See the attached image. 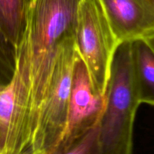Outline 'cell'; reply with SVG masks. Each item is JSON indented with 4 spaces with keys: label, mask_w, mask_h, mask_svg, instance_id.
Masks as SVG:
<instances>
[{
    "label": "cell",
    "mask_w": 154,
    "mask_h": 154,
    "mask_svg": "<svg viewBox=\"0 0 154 154\" xmlns=\"http://www.w3.org/2000/svg\"><path fill=\"white\" fill-rule=\"evenodd\" d=\"M80 2L28 0L23 31L15 48L14 72L0 92V106L17 133L31 142L59 48L74 33Z\"/></svg>",
    "instance_id": "obj_1"
},
{
    "label": "cell",
    "mask_w": 154,
    "mask_h": 154,
    "mask_svg": "<svg viewBox=\"0 0 154 154\" xmlns=\"http://www.w3.org/2000/svg\"><path fill=\"white\" fill-rule=\"evenodd\" d=\"M99 120V154H133V129L141 105L133 65L132 42L114 56Z\"/></svg>",
    "instance_id": "obj_2"
},
{
    "label": "cell",
    "mask_w": 154,
    "mask_h": 154,
    "mask_svg": "<svg viewBox=\"0 0 154 154\" xmlns=\"http://www.w3.org/2000/svg\"><path fill=\"white\" fill-rule=\"evenodd\" d=\"M74 34L93 90L105 98L114 56L122 43L113 30L101 0H81Z\"/></svg>",
    "instance_id": "obj_3"
},
{
    "label": "cell",
    "mask_w": 154,
    "mask_h": 154,
    "mask_svg": "<svg viewBox=\"0 0 154 154\" xmlns=\"http://www.w3.org/2000/svg\"><path fill=\"white\" fill-rule=\"evenodd\" d=\"M80 59L75 34L60 44L50 84L39 111L32 146L51 154L60 144L67 123L74 71Z\"/></svg>",
    "instance_id": "obj_4"
},
{
    "label": "cell",
    "mask_w": 154,
    "mask_h": 154,
    "mask_svg": "<svg viewBox=\"0 0 154 154\" xmlns=\"http://www.w3.org/2000/svg\"><path fill=\"white\" fill-rule=\"evenodd\" d=\"M105 102V98H101L93 90L87 69L80 57L74 71L66 129L52 153L69 146L96 124Z\"/></svg>",
    "instance_id": "obj_5"
},
{
    "label": "cell",
    "mask_w": 154,
    "mask_h": 154,
    "mask_svg": "<svg viewBox=\"0 0 154 154\" xmlns=\"http://www.w3.org/2000/svg\"><path fill=\"white\" fill-rule=\"evenodd\" d=\"M101 1L121 43L141 38L154 29V4L151 0Z\"/></svg>",
    "instance_id": "obj_6"
},
{
    "label": "cell",
    "mask_w": 154,
    "mask_h": 154,
    "mask_svg": "<svg viewBox=\"0 0 154 154\" xmlns=\"http://www.w3.org/2000/svg\"><path fill=\"white\" fill-rule=\"evenodd\" d=\"M132 46L140 102L154 106V51L142 38L132 42Z\"/></svg>",
    "instance_id": "obj_7"
},
{
    "label": "cell",
    "mask_w": 154,
    "mask_h": 154,
    "mask_svg": "<svg viewBox=\"0 0 154 154\" xmlns=\"http://www.w3.org/2000/svg\"><path fill=\"white\" fill-rule=\"evenodd\" d=\"M28 0H0V39L14 49L25 23Z\"/></svg>",
    "instance_id": "obj_8"
},
{
    "label": "cell",
    "mask_w": 154,
    "mask_h": 154,
    "mask_svg": "<svg viewBox=\"0 0 154 154\" xmlns=\"http://www.w3.org/2000/svg\"><path fill=\"white\" fill-rule=\"evenodd\" d=\"M99 120L72 144L52 154H99Z\"/></svg>",
    "instance_id": "obj_9"
},
{
    "label": "cell",
    "mask_w": 154,
    "mask_h": 154,
    "mask_svg": "<svg viewBox=\"0 0 154 154\" xmlns=\"http://www.w3.org/2000/svg\"><path fill=\"white\" fill-rule=\"evenodd\" d=\"M14 67V49L0 39V84L7 85L10 82Z\"/></svg>",
    "instance_id": "obj_10"
},
{
    "label": "cell",
    "mask_w": 154,
    "mask_h": 154,
    "mask_svg": "<svg viewBox=\"0 0 154 154\" xmlns=\"http://www.w3.org/2000/svg\"><path fill=\"white\" fill-rule=\"evenodd\" d=\"M141 38H142L154 51V29L149 32L147 33L146 35H144Z\"/></svg>",
    "instance_id": "obj_11"
},
{
    "label": "cell",
    "mask_w": 154,
    "mask_h": 154,
    "mask_svg": "<svg viewBox=\"0 0 154 154\" xmlns=\"http://www.w3.org/2000/svg\"><path fill=\"white\" fill-rule=\"evenodd\" d=\"M20 154H42V153H41L38 150H35L32 146H30V147H29L28 148L26 149V150Z\"/></svg>",
    "instance_id": "obj_12"
},
{
    "label": "cell",
    "mask_w": 154,
    "mask_h": 154,
    "mask_svg": "<svg viewBox=\"0 0 154 154\" xmlns=\"http://www.w3.org/2000/svg\"><path fill=\"white\" fill-rule=\"evenodd\" d=\"M5 87V85H2V84H0V92L4 89V87Z\"/></svg>",
    "instance_id": "obj_13"
},
{
    "label": "cell",
    "mask_w": 154,
    "mask_h": 154,
    "mask_svg": "<svg viewBox=\"0 0 154 154\" xmlns=\"http://www.w3.org/2000/svg\"><path fill=\"white\" fill-rule=\"evenodd\" d=\"M151 1L153 2V4H154V0H151Z\"/></svg>",
    "instance_id": "obj_14"
},
{
    "label": "cell",
    "mask_w": 154,
    "mask_h": 154,
    "mask_svg": "<svg viewBox=\"0 0 154 154\" xmlns=\"http://www.w3.org/2000/svg\"><path fill=\"white\" fill-rule=\"evenodd\" d=\"M0 154H1V153H0Z\"/></svg>",
    "instance_id": "obj_15"
}]
</instances>
